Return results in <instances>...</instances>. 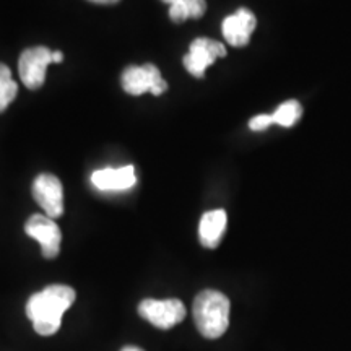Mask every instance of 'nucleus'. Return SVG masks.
<instances>
[{"label":"nucleus","mask_w":351,"mask_h":351,"mask_svg":"<svg viewBox=\"0 0 351 351\" xmlns=\"http://www.w3.org/2000/svg\"><path fill=\"white\" fill-rule=\"evenodd\" d=\"M75 289L67 285H51L29 298L26 315L39 335L49 337L60 328L65 311L75 302Z\"/></svg>","instance_id":"obj_1"},{"label":"nucleus","mask_w":351,"mask_h":351,"mask_svg":"<svg viewBox=\"0 0 351 351\" xmlns=\"http://www.w3.org/2000/svg\"><path fill=\"white\" fill-rule=\"evenodd\" d=\"M230 300L215 289H205L194 301V320L197 330L205 339H219L230 326Z\"/></svg>","instance_id":"obj_2"},{"label":"nucleus","mask_w":351,"mask_h":351,"mask_svg":"<svg viewBox=\"0 0 351 351\" xmlns=\"http://www.w3.org/2000/svg\"><path fill=\"white\" fill-rule=\"evenodd\" d=\"M121 83L125 93L132 96H140L145 93L160 96L168 90V83L161 77V72L158 70L156 65L153 64L127 67L122 72Z\"/></svg>","instance_id":"obj_3"},{"label":"nucleus","mask_w":351,"mask_h":351,"mask_svg":"<svg viewBox=\"0 0 351 351\" xmlns=\"http://www.w3.org/2000/svg\"><path fill=\"white\" fill-rule=\"evenodd\" d=\"M138 314L158 328H173L186 317V306L179 300H145L140 302Z\"/></svg>","instance_id":"obj_4"},{"label":"nucleus","mask_w":351,"mask_h":351,"mask_svg":"<svg viewBox=\"0 0 351 351\" xmlns=\"http://www.w3.org/2000/svg\"><path fill=\"white\" fill-rule=\"evenodd\" d=\"M52 64V51L44 46L28 47L21 52L19 72L21 82L29 90H38L46 80V70Z\"/></svg>","instance_id":"obj_5"},{"label":"nucleus","mask_w":351,"mask_h":351,"mask_svg":"<svg viewBox=\"0 0 351 351\" xmlns=\"http://www.w3.org/2000/svg\"><path fill=\"white\" fill-rule=\"evenodd\" d=\"M226 56V47L221 43L208 38H197L189 46V52L184 56V67L191 75L202 78L207 69L219 57Z\"/></svg>","instance_id":"obj_6"},{"label":"nucleus","mask_w":351,"mask_h":351,"mask_svg":"<svg viewBox=\"0 0 351 351\" xmlns=\"http://www.w3.org/2000/svg\"><path fill=\"white\" fill-rule=\"evenodd\" d=\"M33 197L49 218H59L64 213V187L54 174H39L33 182Z\"/></svg>","instance_id":"obj_7"},{"label":"nucleus","mask_w":351,"mask_h":351,"mask_svg":"<svg viewBox=\"0 0 351 351\" xmlns=\"http://www.w3.org/2000/svg\"><path fill=\"white\" fill-rule=\"evenodd\" d=\"M25 231L29 238L36 239L41 244L43 256L46 258H54L60 252L62 232L54 219L47 215H33L25 225Z\"/></svg>","instance_id":"obj_8"},{"label":"nucleus","mask_w":351,"mask_h":351,"mask_svg":"<svg viewBox=\"0 0 351 351\" xmlns=\"http://www.w3.org/2000/svg\"><path fill=\"white\" fill-rule=\"evenodd\" d=\"M91 184L103 192H122L137 184V176L132 165L122 168H104L91 174Z\"/></svg>","instance_id":"obj_9"},{"label":"nucleus","mask_w":351,"mask_h":351,"mask_svg":"<svg viewBox=\"0 0 351 351\" xmlns=\"http://www.w3.org/2000/svg\"><path fill=\"white\" fill-rule=\"evenodd\" d=\"M256 26V15L247 8H239L234 15L226 16L223 21V36L231 46L243 47L249 43Z\"/></svg>","instance_id":"obj_10"},{"label":"nucleus","mask_w":351,"mask_h":351,"mask_svg":"<svg viewBox=\"0 0 351 351\" xmlns=\"http://www.w3.org/2000/svg\"><path fill=\"white\" fill-rule=\"evenodd\" d=\"M226 212L225 210H212L202 217L199 225V238L204 247H218L219 241L226 230Z\"/></svg>","instance_id":"obj_11"},{"label":"nucleus","mask_w":351,"mask_h":351,"mask_svg":"<svg viewBox=\"0 0 351 351\" xmlns=\"http://www.w3.org/2000/svg\"><path fill=\"white\" fill-rule=\"evenodd\" d=\"M161 2L171 5L169 19L174 23H182L189 19H200L207 10L205 0H161Z\"/></svg>","instance_id":"obj_12"},{"label":"nucleus","mask_w":351,"mask_h":351,"mask_svg":"<svg viewBox=\"0 0 351 351\" xmlns=\"http://www.w3.org/2000/svg\"><path fill=\"white\" fill-rule=\"evenodd\" d=\"M301 104L296 99H289L287 103L280 104L276 108V111L271 114V117H274V124H278L282 127H291L301 119Z\"/></svg>","instance_id":"obj_13"},{"label":"nucleus","mask_w":351,"mask_h":351,"mask_svg":"<svg viewBox=\"0 0 351 351\" xmlns=\"http://www.w3.org/2000/svg\"><path fill=\"white\" fill-rule=\"evenodd\" d=\"M16 93H19V85L13 82L10 69L5 64H0V112L10 106Z\"/></svg>","instance_id":"obj_14"},{"label":"nucleus","mask_w":351,"mask_h":351,"mask_svg":"<svg viewBox=\"0 0 351 351\" xmlns=\"http://www.w3.org/2000/svg\"><path fill=\"white\" fill-rule=\"evenodd\" d=\"M271 124H274V117H271V114H258V116L252 117L251 122H249V127H251V130L261 132V130L269 129Z\"/></svg>","instance_id":"obj_15"},{"label":"nucleus","mask_w":351,"mask_h":351,"mask_svg":"<svg viewBox=\"0 0 351 351\" xmlns=\"http://www.w3.org/2000/svg\"><path fill=\"white\" fill-rule=\"evenodd\" d=\"M64 60V54L60 51H52V62L60 64Z\"/></svg>","instance_id":"obj_16"},{"label":"nucleus","mask_w":351,"mask_h":351,"mask_svg":"<svg viewBox=\"0 0 351 351\" xmlns=\"http://www.w3.org/2000/svg\"><path fill=\"white\" fill-rule=\"evenodd\" d=\"M93 3H101V5H111V3H117L119 0H90Z\"/></svg>","instance_id":"obj_17"},{"label":"nucleus","mask_w":351,"mask_h":351,"mask_svg":"<svg viewBox=\"0 0 351 351\" xmlns=\"http://www.w3.org/2000/svg\"><path fill=\"white\" fill-rule=\"evenodd\" d=\"M122 351H143V350L138 348V346H125V348H122Z\"/></svg>","instance_id":"obj_18"}]
</instances>
